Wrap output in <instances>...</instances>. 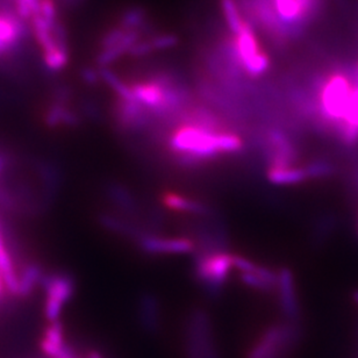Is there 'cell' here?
Returning a JSON list of instances; mask_svg holds the SVG:
<instances>
[{"mask_svg":"<svg viewBox=\"0 0 358 358\" xmlns=\"http://www.w3.org/2000/svg\"><path fill=\"white\" fill-rule=\"evenodd\" d=\"M266 177L275 185H296L308 180L305 166H284L266 170Z\"/></svg>","mask_w":358,"mask_h":358,"instance_id":"5bb4252c","label":"cell"},{"mask_svg":"<svg viewBox=\"0 0 358 358\" xmlns=\"http://www.w3.org/2000/svg\"><path fill=\"white\" fill-rule=\"evenodd\" d=\"M45 122L49 127H59V126H77L80 124V117L73 110L68 108L63 103V100H59L49 107L45 114Z\"/></svg>","mask_w":358,"mask_h":358,"instance_id":"2e32d148","label":"cell"},{"mask_svg":"<svg viewBox=\"0 0 358 358\" xmlns=\"http://www.w3.org/2000/svg\"><path fill=\"white\" fill-rule=\"evenodd\" d=\"M126 31H124V29L119 27V26H117V27L110 28V31H107L106 33L103 34V38H101L100 47H101V49H108L112 48V47H115V45H120V42L122 41Z\"/></svg>","mask_w":358,"mask_h":358,"instance_id":"603a6c76","label":"cell"},{"mask_svg":"<svg viewBox=\"0 0 358 358\" xmlns=\"http://www.w3.org/2000/svg\"><path fill=\"white\" fill-rule=\"evenodd\" d=\"M356 76H357V80H358V63H357V68H356Z\"/></svg>","mask_w":358,"mask_h":358,"instance_id":"1f68e13d","label":"cell"},{"mask_svg":"<svg viewBox=\"0 0 358 358\" xmlns=\"http://www.w3.org/2000/svg\"><path fill=\"white\" fill-rule=\"evenodd\" d=\"M185 358H220L210 314L201 308L189 313L184 331Z\"/></svg>","mask_w":358,"mask_h":358,"instance_id":"277c9868","label":"cell"},{"mask_svg":"<svg viewBox=\"0 0 358 358\" xmlns=\"http://www.w3.org/2000/svg\"><path fill=\"white\" fill-rule=\"evenodd\" d=\"M271 3L291 40L298 38L317 17L322 0H271Z\"/></svg>","mask_w":358,"mask_h":358,"instance_id":"5b68a950","label":"cell"},{"mask_svg":"<svg viewBox=\"0 0 358 358\" xmlns=\"http://www.w3.org/2000/svg\"><path fill=\"white\" fill-rule=\"evenodd\" d=\"M66 345L62 324L59 321L50 322L41 341L42 352L48 357L59 358Z\"/></svg>","mask_w":358,"mask_h":358,"instance_id":"9a60e30c","label":"cell"},{"mask_svg":"<svg viewBox=\"0 0 358 358\" xmlns=\"http://www.w3.org/2000/svg\"><path fill=\"white\" fill-rule=\"evenodd\" d=\"M24 33V20L15 12L0 8V56L17 48Z\"/></svg>","mask_w":358,"mask_h":358,"instance_id":"30bf717a","label":"cell"},{"mask_svg":"<svg viewBox=\"0 0 358 358\" xmlns=\"http://www.w3.org/2000/svg\"><path fill=\"white\" fill-rule=\"evenodd\" d=\"M154 50H163V49H170L177 45L178 38L176 35L164 34L157 35L150 38Z\"/></svg>","mask_w":358,"mask_h":358,"instance_id":"d4e9b609","label":"cell"},{"mask_svg":"<svg viewBox=\"0 0 358 358\" xmlns=\"http://www.w3.org/2000/svg\"><path fill=\"white\" fill-rule=\"evenodd\" d=\"M301 338L300 324L284 321L266 328L245 358H289Z\"/></svg>","mask_w":358,"mask_h":358,"instance_id":"3957f363","label":"cell"},{"mask_svg":"<svg viewBox=\"0 0 358 358\" xmlns=\"http://www.w3.org/2000/svg\"><path fill=\"white\" fill-rule=\"evenodd\" d=\"M233 256L228 250L194 252L193 278L207 296L217 299L224 292L234 268Z\"/></svg>","mask_w":358,"mask_h":358,"instance_id":"7a4b0ae2","label":"cell"},{"mask_svg":"<svg viewBox=\"0 0 358 358\" xmlns=\"http://www.w3.org/2000/svg\"><path fill=\"white\" fill-rule=\"evenodd\" d=\"M38 14L49 24H55L59 20L57 7L54 0H40L38 1Z\"/></svg>","mask_w":358,"mask_h":358,"instance_id":"cb8c5ba5","label":"cell"},{"mask_svg":"<svg viewBox=\"0 0 358 358\" xmlns=\"http://www.w3.org/2000/svg\"><path fill=\"white\" fill-rule=\"evenodd\" d=\"M154 52V47H152L150 40L148 41H138L134 45H131L129 50H128V55L133 56V57H143Z\"/></svg>","mask_w":358,"mask_h":358,"instance_id":"484cf974","label":"cell"},{"mask_svg":"<svg viewBox=\"0 0 358 358\" xmlns=\"http://www.w3.org/2000/svg\"><path fill=\"white\" fill-rule=\"evenodd\" d=\"M87 358H103V355L100 354L99 352H96V350H92V352H89V355H87Z\"/></svg>","mask_w":358,"mask_h":358,"instance_id":"f1b7e54d","label":"cell"},{"mask_svg":"<svg viewBox=\"0 0 358 358\" xmlns=\"http://www.w3.org/2000/svg\"><path fill=\"white\" fill-rule=\"evenodd\" d=\"M355 299H356V301H357V303H358V292H356Z\"/></svg>","mask_w":358,"mask_h":358,"instance_id":"4dcf8cb0","label":"cell"},{"mask_svg":"<svg viewBox=\"0 0 358 358\" xmlns=\"http://www.w3.org/2000/svg\"><path fill=\"white\" fill-rule=\"evenodd\" d=\"M279 306L286 321L300 324V305L296 296V282L293 273L287 268H282L278 272L277 282Z\"/></svg>","mask_w":358,"mask_h":358,"instance_id":"9c48e42d","label":"cell"},{"mask_svg":"<svg viewBox=\"0 0 358 358\" xmlns=\"http://www.w3.org/2000/svg\"><path fill=\"white\" fill-rule=\"evenodd\" d=\"M161 203L176 213L189 214L198 217H217V210L203 200L177 191H164L161 194Z\"/></svg>","mask_w":358,"mask_h":358,"instance_id":"ba28073f","label":"cell"},{"mask_svg":"<svg viewBox=\"0 0 358 358\" xmlns=\"http://www.w3.org/2000/svg\"><path fill=\"white\" fill-rule=\"evenodd\" d=\"M138 319L143 331L148 334H156L161 329V303L152 293H143L138 299Z\"/></svg>","mask_w":358,"mask_h":358,"instance_id":"7c38bea8","label":"cell"},{"mask_svg":"<svg viewBox=\"0 0 358 358\" xmlns=\"http://www.w3.org/2000/svg\"><path fill=\"white\" fill-rule=\"evenodd\" d=\"M136 248L149 256L182 255L194 254L196 245L191 238H170L154 231H145L134 241Z\"/></svg>","mask_w":358,"mask_h":358,"instance_id":"52a82bcc","label":"cell"},{"mask_svg":"<svg viewBox=\"0 0 358 358\" xmlns=\"http://www.w3.org/2000/svg\"><path fill=\"white\" fill-rule=\"evenodd\" d=\"M303 166L306 170L308 179L326 178V177L331 176V173H334L333 164L328 162V161H322V159L312 161V162Z\"/></svg>","mask_w":358,"mask_h":358,"instance_id":"44dd1931","label":"cell"},{"mask_svg":"<svg viewBox=\"0 0 358 358\" xmlns=\"http://www.w3.org/2000/svg\"><path fill=\"white\" fill-rule=\"evenodd\" d=\"M5 245H3V236H1V233H0V250L3 248ZM3 280H1V277H0V296H1V292H3Z\"/></svg>","mask_w":358,"mask_h":358,"instance_id":"83f0119b","label":"cell"},{"mask_svg":"<svg viewBox=\"0 0 358 358\" xmlns=\"http://www.w3.org/2000/svg\"><path fill=\"white\" fill-rule=\"evenodd\" d=\"M147 24L145 12L140 7H133L124 10L119 21V27L124 31H141V28ZM141 33V31H140Z\"/></svg>","mask_w":358,"mask_h":358,"instance_id":"d6986e66","label":"cell"},{"mask_svg":"<svg viewBox=\"0 0 358 358\" xmlns=\"http://www.w3.org/2000/svg\"><path fill=\"white\" fill-rule=\"evenodd\" d=\"M163 128L166 152L182 169H198L221 157L245 152V141L234 124H206L179 115Z\"/></svg>","mask_w":358,"mask_h":358,"instance_id":"6da1fadb","label":"cell"},{"mask_svg":"<svg viewBox=\"0 0 358 358\" xmlns=\"http://www.w3.org/2000/svg\"><path fill=\"white\" fill-rule=\"evenodd\" d=\"M40 280H41L40 268L36 266H28L20 277L19 296H28Z\"/></svg>","mask_w":358,"mask_h":358,"instance_id":"ffe728a7","label":"cell"},{"mask_svg":"<svg viewBox=\"0 0 358 358\" xmlns=\"http://www.w3.org/2000/svg\"><path fill=\"white\" fill-rule=\"evenodd\" d=\"M105 194L112 206L119 212L120 215L133 220L141 212V206L138 198L127 186L117 182H110L105 187Z\"/></svg>","mask_w":358,"mask_h":358,"instance_id":"8fae6325","label":"cell"},{"mask_svg":"<svg viewBox=\"0 0 358 358\" xmlns=\"http://www.w3.org/2000/svg\"><path fill=\"white\" fill-rule=\"evenodd\" d=\"M0 277L3 280V287L14 296H19L20 289V277L14 268L13 261L7 249L3 247L0 250Z\"/></svg>","mask_w":358,"mask_h":358,"instance_id":"e0dca14e","label":"cell"},{"mask_svg":"<svg viewBox=\"0 0 358 358\" xmlns=\"http://www.w3.org/2000/svg\"><path fill=\"white\" fill-rule=\"evenodd\" d=\"M45 317L49 322L59 321L63 308L73 298L76 282L66 272L52 273L45 279Z\"/></svg>","mask_w":358,"mask_h":358,"instance_id":"8992f818","label":"cell"},{"mask_svg":"<svg viewBox=\"0 0 358 358\" xmlns=\"http://www.w3.org/2000/svg\"><path fill=\"white\" fill-rule=\"evenodd\" d=\"M240 280L250 289L270 293L277 289L278 273L266 266L256 264L250 271L240 272Z\"/></svg>","mask_w":358,"mask_h":358,"instance_id":"4fadbf2b","label":"cell"},{"mask_svg":"<svg viewBox=\"0 0 358 358\" xmlns=\"http://www.w3.org/2000/svg\"><path fill=\"white\" fill-rule=\"evenodd\" d=\"M3 157H0V173H1V170H3Z\"/></svg>","mask_w":358,"mask_h":358,"instance_id":"f546056e","label":"cell"},{"mask_svg":"<svg viewBox=\"0 0 358 358\" xmlns=\"http://www.w3.org/2000/svg\"><path fill=\"white\" fill-rule=\"evenodd\" d=\"M220 5L228 28L233 35L238 34L245 26V20L242 19L236 0H220Z\"/></svg>","mask_w":358,"mask_h":358,"instance_id":"ac0fdd59","label":"cell"},{"mask_svg":"<svg viewBox=\"0 0 358 358\" xmlns=\"http://www.w3.org/2000/svg\"><path fill=\"white\" fill-rule=\"evenodd\" d=\"M82 78H83L85 83L94 85V84L99 82V71H96V69H92V68H85L83 73H82Z\"/></svg>","mask_w":358,"mask_h":358,"instance_id":"4316f807","label":"cell"},{"mask_svg":"<svg viewBox=\"0 0 358 358\" xmlns=\"http://www.w3.org/2000/svg\"><path fill=\"white\" fill-rule=\"evenodd\" d=\"M13 1L15 13L22 20H31L35 14L38 13L40 0H13Z\"/></svg>","mask_w":358,"mask_h":358,"instance_id":"7402d4cb","label":"cell"}]
</instances>
